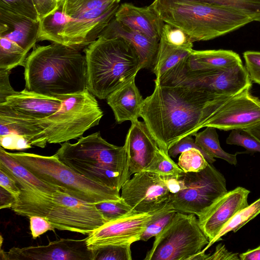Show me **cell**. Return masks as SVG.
<instances>
[{
    "label": "cell",
    "mask_w": 260,
    "mask_h": 260,
    "mask_svg": "<svg viewBox=\"0 0 260 260\" xmlns=\"http://www.w3.org/2000/svg\"><path fill=\"white\" fill-rule=\"evenodd\" d=\"M233 95H220L195 87L155 83L140 117L161 148L168 149L187 135L194 136Z\"/></svg>",
    "instance_id": "obj_1"
},
{
    "label": "cell",
    "mask_w": 260,
    "mask_h": 260,
    "mask_svg": "<svg viewBox=\"0 0 260 260\" xmlns=\"http://www.w3.org/2000/svg\"><path fill=\"white\" fill-rule=\"evenodd\" d=\"M23 67L29 91L58 97L86 89L85 56L76 48L54 43L35 46Z\"/></svg>",
    "instance_id": "obj_2"
},
{
    "label": "cell",
    "mask_w": 260,
    "mask_h": 260,
    "mask_svg": "<svg viewBox=\"0 0 260 260\" xmlns=\"http://www.w3.org/2000/svg\"><path fill=\"white\" fill-rule=\"evenodd\" d=\"M54 154L78 174L119 191L131 177L124 146L109 143L100 132L61 143Z\"/></svg>",
    "instance_id": "obj_3"
},
{
    "label": "cell",
    "mask_w": 260,
    "mask_h": 260,
    "mask_svg": "<svg viewBox=\"0 0 260 260\" xmlns=\"http://www.w3.org/2000/svg\"><path fill=\"white\" fill-rule=\"evenodd\" d=\"M12 207L18 215L46 218L56 229L89 235L109 221L95 204L80 200L62 190L47 193L35 189H21Z\"/></svg>",
    "instance_id": "obj_4"
},
{
    "label": "cell",
    "mask_w": 260,
    "mask_h": 260,
    "mask_svg": "<svg viewBox=\"0 0 260 260\" xmlns=\"http://www.w3.org/2000/svg\"><path fill=\"white\" fill-rule=\"evenodd\" d=\"M83 51L87 66L86 88L106 100L116 89L135 78L142 63L134 47L120 38L102 36Z\"/></svg>",
    "instance_id": "obj_5"
},
{
    "label": "cell",
    "mask_w": 260,
    "mask_h": 260,
    "mask_svg": "<svg viewBox=\"0 0 260 260\" xmlns=\"http://www.w3.org/2000/svg\"><path fill=\"white\" fill-rule=\"evenodd\" d=\"M151 4L165 23L183 30L193 42L212 40L252 22L237 11L200 3L154 0Z\"/></svg>",
    "instance_id": "obj_6"
},
{
    "label": "cell",
    "mask_w": 260,
    "mask_h": 260,
    "mask_svg": "<svg viewBox=\"0 0 260 260\" xmlns=\"http://www.w3.org/2000/svg\"><path fill=\"white\" fill-rule=\"evenodd\" d=\"M8 153L39 179L61 188L80 200L96 204L121 199L120 191L78 174L55 154L44 156L27 152Z\"/></svg>",
    "instance_id": "obj_7"
},
{
    "label": "cell",
    "mask_w": 260,
    "mask_h": 260,
    "mask_svg": "<svg viewBox=\"0 0 260 260\" xmlns=\"http://www.w3.org/2000/svg\"><path fill=\"white\" fill-rule=\"evenodd\" d=\"M59 97L62 102L58 110L45 118L37 120L47 143L61 144L77 139L99 124L103 112L95 96L87 88Z\"/></svg>",
    "instance_id": "obj_8"
},
{
    "label": "cell",
    "mask_w": 260,
    "mask_h": 260,
    "mask_svg": "<svg viewBox=\"0 0 260 260\" xmlns=\"http://www.w3.org/2000/svg\"><path fill=\"white\" fill-rule=\"evenodd\" d=\"M120 0H61L67 22L59 34L60 44L85 48L95 41L114 17Z\"/></svg>",
    "instance_id": "obj_9"
},
{
    "label": "cell",
    "mask_w": 260,
    "mask_h": 260,
    "mask_svg": "<svg viewBox=\"0 0 260 260\" xmlns=\"http://www.w3.org/2000/svg\"><path fill=\"white\" fill-rule=\"evenodd\" d=\"M209 243L193 214L177 212L155 237L145 260H188Z\"/></svg>",
    "instance_id": "obj_10"
},
{
    "label": "cell",
    "mask_w": 260,
    "mask_h": 260,
    "mask_svg": "<svg viewBox=\"0 0 260 260\" xmlns=\"http://www.w3.org/2000/svg\"><path fill=\"white\" fill-rule=\"evenodd\" d=\"M181 190L171 195L169 202L176 211L200 217L221 196L228 192L224 176L212 164L199 172L180 175Z\"/></svg>",
    "instance_id": "obj_11"
},
{
    "label": "cell",
    "mask_w": 260,
    "mask_h": 260,
    "mask_svg": "<svg viewBox=\"0 0 260 260\" xmlns=\"http://www.w3.org/2000/svg\"><path fill=\"white\" fill-rule=\"evenodd\" d=\"M243 64L228 70H190L186 66L162 85H187L220 95H234L252 82ZM160 85V84H159Z\"/></svg>",
    "instance_id": "obj_12"
},
{
    "label": "cell",
    "mask_w": 260,
    "mask_h": 260,
    "mask_svg": "<svg viewBox=\"0 0 260 260\" xmlns=\"http://www.w3.org/2000/svg\"><path fill=\"white\" fill-rule=\"evenodd\" d=\"M121 190V198L138 213L162 208L170 202L172 195L162 176L147 171L133 174Z\"/></svg>",
    "instance_id": "obj_13"
},
{
    "label": "cell",
    "mask_w": 260,
    "mask_h": 260,
    "mask_svg": "<svg viewBox=\"0 0 260 260\" xmlns=\"http://www.w3.org/2000/svg\"><path fill=\"white\" fill-rule=\"evenodd\" d=\"M157 211L134 213L107 222L86 237L87 247L95 250L108 245L132 244L140 241L148 222Z\"/></svg>",
    "instance_id": "obj_14"
},
{
    "label": "cell",
    "mask_w": 260,
    "mask_h": 260,
    "mask_svg": "<svg viewBox=\"0 0 260 260\" xmlns=\"http://www.w3.org/2000/svg\"><path fill=\"white\" fill-rule=\"evenodd\" d=\"M249 86L232 96L217 111L206 126L223 131L244 129L260 123V99Z\"/></svg>",
    "instance_id": "obj_15"
},
{
    "label": "cell",
    "mask_w": 260,
    "mask_h": 260,
    "mask_svg": "<svg viewBox=\"0 0 260 260\" xmlns=\"http://www.w3.org/2000/svg\"><path fill=\"white\" fill-rule=\"evenodd\" d=\"M7 260H94L95 251L88 248L83 239L61 238L45 245L13 247L1 251Z\"/></svg>",
    "instance_id": "obj_16"
},
{
    "label": "cell",
    "mask_w": 260,
    "mask_h": 260,
    "mask_svg": "<svg viewBox=\"0 0 260 260\" xmlns=\"http://www.w3.org/2000/svg\"><path fill=\"white\" fill-rule=\"evenodd\" d=\"M250 191L238 187L220 197L201 216L200 225L209 242L239 211L247 207Z\"/></svg>",
    "instance_id": "obj_17"
},
{
    "label": "cell",
    "mask_w": 260,
    "mask_h": 260,
    "mask_svg": "<svg viewBox=\"0 0 260 260\" xmlns=\"http://www.w3.org/2000/svg\"><path fill=\"white\" fill-rule=\"evenodd\" d=\"M61 102L59 96H47L25 88L8 96L0 104V110L21 118L40 120L56 112Z\"/></svg>",
    "instance_id": "obj_18"
},
{
    "label": "cell",
    "mask_w": 260,
    "mask_h": 260,
    "mask_svg": "<svg viewBox=\"0 0 260 260\" xmlns=\"http://www.w3.org/2000/svg\"><path fill=\"white\" fill-rule=\"evenodd\" d=\"M124 146L128 159L130 176L143 171L160 149L144 121L131 122L126 134Z\"/></svg>",
    "instance_id": "obj_19"
},
{
    "label": "cell",
    "mask_w": 260,
    "mask_h": 260,
    "mask_svg": "<svg viewBox=\"0 0 260 260\" xmlns=\"http://www.w3.org/2000/svg\"><path fill=\"white\" fill-rule=\"evenodd\" d=\"M115 19L123 25L159 41L165 24L152 4L139 7L130 3L119 5Z\"/></svg>",
    "instance_id": "obj_20"
},
{
    "label": "cell",
    "mask_w": 260,
    "mask_h": 260,
    "mask_svg": "<svg viewBox=\"0 0 260 260\" xmlns=\"http://www.w3.org/2000/svg\"><path fill=\"white\" fill-rule=\"evenodd\" d=\"M40 21L0 8V37L15 42L27 53L38 41Z\"/></svg>",
    "instance_id": "obj_21"
},
{
    "label": "cell",
    "mask_w": 260,
    "mask_h": 260,
    "mask_svg": "<svg viewBox=\"0 0 260 260\" xmlns=\"http://www.w3.org/2000/svg\"><path fill=\"white\" fill-rule=\"evenodd\" d=\"M115 17V16H114ZM100 36L108 38H120L129 43L139 56L142 69H152L159 41L133 30L118 22L114 17Z\"/></svg>",
    "instance_id": "obj_22"
},
{
    "label": "cell",
    "mask_w": 260,
    "mask_h": 260,
    "mask_svg": "<svg viewBox=\"0 0 260 260\" xmlns=\"http://www.w3.org/2000/svg\"><path fill=\"white\" fill-rule=\"evenodd\" d=\"M144 100L136 85L135 78L116 89L106 99L118 123L138 120Z\"/></svg>",
    "instance_id": "obj_23"
},
{
    "label": "cell",
    "mask_w": 260,
    "mask_h": 260,
    "mask_svg": "<svg viewBox=\"0 0 260 260\" xmlns=\"http://www.w3.org/2000/svg\"><path fill=\"white\" fill-rule=\"evenodd\" d=\"M192 50L178 48L160 40L156 59L152 69L156 76L154 83L162 84L182 70Z\"/></svg>",
    "instance_id": "obj_24"
},
{
    "label": "cell",
    "mask_w": 260,
    "mask_h": 260,
    "mask_svg": "<svg viewBox=\"0 0 260 260\" xmlns=\"http://www.w3.org/2000/svg\"><path fill=\"white\" fill-rule=\"evenodd\" d=\"M0 170L11 177L21 189H35L50 193L62 189L38 178L27 169L14 159L1 146ZM65 192V191H64Z\"/></svg>",
    "instance_id": "obj_25"
},
{
    "label": "cell",
    "mask_w": 260,
    "mask_h": 260,
    "mask_svg": "<svg viewBox=\"0 0 260 260\" xmlns=\"http://www.w3.org/2000/svg\"><path fill=\"white\" fill-rule=\"evenodd\" d=\"M243 64L236 52L229 50H193L189 55L187 67L190 70L230 69Z\"/></svg>",
    "instance_id": "obj_26"
},
{
    "label": "cell",
    "mask_w": 260,
    "mask_h": 260,
    "mask_svg": "<svg viewBox=\"0 0 260 260\" xmlns=\"http://www.w3.org/2000/svg\"><path fill=\"white\" fill-rule=\"evenodd\" d=\"M10 134L23 137L31 146L43 148L47 143L37 120L21 118L0 110V136Z\"/></svg>",
    "instance_id": "obj_27"
},
{
    "label": "cell",
    "mask_w": 260,
    "mask_h": 260,
    "mask_svg": "<svg viewBox=\"0 0 260 260\" xmlns=\"http://www.w3.org/2000/svg\"><path fill=\"white\" fill-rule=\"evenodd\" d=\"M201 132L197 133L195 136V142L205 153L214 157L223 159L231 165L237 164V154H230L224 151L221 147L216 128L212 126H206Z\"/></svg>",
    "instance_id": "obj_28"
},
{
    "label": "cell",
    "mask_w": 260,
    "mask_h": 260,
    "mask_svg": "<svg viewBox=\"0 0 260 260\" xmlns=\"http://www.w3.org/2000/svg\"><path fill=\"white\" fill-rule=\"evenodd\" d=\"M67 22L60 3L57 10L40 20L38 41L60 44L59 34Z\"/></svg>",
    "instance_id": "obj_29"
},
{
    "label": "cell",
    "mask_w": 260,
    "mask_h": 260,
    "mask_svg": "<svg viewBox=\"0 0 260 260\" xmlns=\"http://www.w3.org/2000/svg\"><path fill=\"white\" fill-rule=\"evenodd\" d=\"M260 213V198L247 207L237 212L222 228L214 239L202 250L205 251L215 242L221 240V237L230 232L236 233L250 220Z\"/></svg>",
    "instance_id": "obj_30"
},
{
    "label": "cell",
    "mask_w": 260,
    "mask_h": 260,
    "mask_svg": "<svg viewBox=\"0 0 260 260\" xmlns=\"http://www.w3.org/2000/svg\"><path fill=\"white\" fill-rule=\"evenodd\" d=\"M200 3L237 11L260 22V0H178Z\"/></svg>",
    "instance_id": "obj_31"
},
{
    "label": "cell",
    "mask_w": 260,
    "mask_h": 260,
    "mask_svg": "<svg viewBox=\"0 0 260 260\" xmlns=\"http://www.w3.org/2000/svg\"><path fill=\"white\" fill-rule=\"evenodd\" d=\"M28 53L15 42L0 37V69L11 70L23 66Z\"/></svg>",
    "instance_id": "obj_32"
},
{
    "label": "cell",
    "mask_w": 260,
    "mask_h": 260,
    "mask_svg": "<svg viewBox=\"0 0 260 260\" xmlns=\"http://www.w3.org/2000/svg\"><path fill=\"white\" fill-rule=\"evenodd\" d=\"M177 212L169 203L158 210L148 222L140 240L147 241L157 236L171 221Z\"/></svg>",
    "instance_id": "obj_33"
},
{
    "label": "cell",
    "mask_w": 260,
    "mask_h": 260,
    "mask_svg": "<svg viewBox=\"0 0 260 260\" xmlns=\"http://www.w3.org/2000/svg\"><path fill=\"white\" fill-rule=\"evenodd\" d=\"M143 171L161 176H177L184 172L164 149L157 152L154 158Z\"/></svg>",
    "instance_id": "obj_34"
},
{
    "label": "cell",
    "mask_w": 260,
    "mask_h": 260,
    "mask_svg": "<svg viewBox=\"0 0 260 260\" xmlns=\"http://www.w3.org/2000/svg\"><path fill=\"white\" fill-rule=\"evenodd\" d=\"M208 164L202 152L196 148L180 153L178 163L185 173L199 172L205 169Z\"/></svg>",
    "instance_id": "obj_35"
},
{
    "label": "cell",
    "mask_w": 260,
    "mask_h": 260,
    "mask_svg": "<svg viewBox=\"0 0 260 260\" xmlns=\"http://www.w3.org/2000/svg\"><path fill=\"white\" fill-rule=\"evenodd\" d=\"M160 40L178 48L193 50V42L185 32L180 28L166 23Z\"/></svg>",
    "instance_id": "obj_36"
},
{
    "label": "cell",
    "mask_w": 260,
    "mask_h": 260,
    "mask_svg": "<svg viewBox=\"0 0 260 260\" xmlns=\"http://www.w3.org/2000/svg\"><path fill=\"white\" fill-rule=\"evenodd\" d=\"M95 205L109 221L137 213L121 198L118 201H104L95 204Z\"/></svg>",
    "instance_id": "obj_37"
},
{
    "label": "cell",
    "mask_w": 260,
    "mask_h": 260,
    "mask_svg": "<svg viewBox=\"0 0 260 260\" xmlns=\"http://www.w3.org/2000/svg\"><path fill=\"white\" fill-rule=\"evenodd\" d=\"M131 245H112L95 250L94 260H131Z\"/></svg>",
    "instance_id": "obj_38"
},
{
    "label": "cell",
    "mask_w": 260,
    "mask_h": 260,
    "mask_svg": "<svg viewBox=\"0 0 260 260\" xmlns=\"http://www.w3.org/2000/svg\"><path fill=\"white\" fill-rule=\"evenodd\" d=\"M226 143L230 145L242 146L248 152L260 153V141L243 129L232 130L226 138Z\"/></svg>",
    "instance_id": "obj_39"
},
{
    "label": "cell",
    "mask_w": 260,
    "mask_h": 260,
    "mask_svg": "<svg viewBox=\"0 0 260 260\" xmlns=\"http://www.w3.org/2000/svg\"><path fill=\"white\" fill-rule=\"evenodd\" d=\"M0 8L40 21L32 0H0Z\"/></svg>",
    "instance_id": "obj_40"
},
{
    "label": "cell",
    "mask_w": 260,
    "mask_h": 260,
    "mask_svg": "<svg viewBox=\"0 0 260 260\" xmlns=\"http://www.w3.org/2000/svg\"><path fill=\"white\" fill-rule=\"evenodd\" d=\"M192 148L200 150L209 164L215 161V159L205 153L195 142L192 135H187L175 142L168 150L169 155L171 157H176L179 154Z\"/></svg>",
    "instance_id": "obj_41"
},
{
    "label": "cell",
    "mask_w": 260,
    "mask_h": 260,
    "mask_svg": "<svg viewBox=\"0 0 260 260\" xmlns=\"http://www.w3.org/2000/svg\"><path fill=\"white\" fill-rule=\"evenodd\" d=\"M243 57L250 80L260 85V51H247Z\"/></svg>",
    "instance_id": "obj_42"
},
{
    "label": "cell",
    "mask_w": 260,
    "mask_h": 260,
    "mask_svg": "<svg viewBox=\"0 0 260 260\" xmlns=\"http://www.w3.org/2000/svg\"><path fill=\"white\" fill-rule=\"evenodd\" d=\"M1 146L11 150H23L32 147L23 137L15 134L0 136Z\"/></svg>",
    "instance_id": "obj_43"
},
{
    "label": "cell",
    "mask_w": 260,
    "mask_h": 260,
    "mask_svg": "<svg viewBox=\"0 0 260 260\" xmlns=\"http://www.w3.org/2000/svg\"><path fill=\"white\" fill-rule=\"evenodd\" d=\"M30 230L34 239H36L48 231H54V227L44 217L31 216L29 217Z\"/></svg>",
    "instance_id": "obj_44"
},
{
    "label": "cell",
    "mask_w": 260,
    "mask_h": 260,
    "mask_svg": "<svg viewBox=\"0 0 260 260\" xmlns=\"http://www.w3.org/2000/svg\"><path fill=\"white\" fill-rule=\"evenodd\" d=\"M61 0H32L40 20L57 10Z\"/></svg>",
    "instance_id": "obj_45"
},
{
    "label": "cell",
    "mask_w": 260,
    "mask_h": 260,
    "mask_svg": "<svg viewBox=\"0 0 260 260\" xmlns=\"http://www.w3.org/2000/svg\"><path fill=\"white\" fill-rule=\"evenodd\" d=\"M11 70L0 69V104L17 91L11 86L9 81Z\"/></svg>",
    "instance_id": "obj_46"
},
{
    "label": "cell",
    "mask_w": 260,
    "mask_h": 260,
    "mask_svg": "<svg viewBox=\"0 0 260 260\" xmlns=\"http://www.w3.org/2000/svg\"><path fill=\"white\" fill-rule=\"evenodd\" d=\"M207 259L209 260H239V256L237 253L229 251L225 246L222 244L217 245L214 252L208 254Z\"/></svg>",
    "instance_id": "obj_47"
},
{
    "label": "cell",
    "mask_w": 260,
    "mask_h": 260,
    "mask_svg": "<svg viewBox=\"0 0 260 260\" xmlns=\"http://www.w3.org/2000/svg\"><path fill=\"white\" fill-rule=\"evenodd\" d=\"M0 186L12 193L17 199L21 190L16 182L5 172L0 170Z\"/></svg>",
    "instance_id": "obj_48"
},
{
    "label": "cell",
    "mask_w": 260,
    "mask_h": 260,
    "mask_svg": "<svg viewBox=\"0 0 260 260\" xmlns=\"http://www.w3.org/2000/svg\"><path fill=\"white\" fill-rule=\"evenodd\" d=\"M0 208H11L16 202V198L10 192L0 186Z\"/></svg>",
    "instance_id": "obj_49"
},
{
    "label": "cell",
    "mask_w": 260,
    "mask_h": 260,
    "mask_svg": "<svg viewBox=\"0 0 260 260\" xmlns=\"http://www.w3.org/2000/svg\"><path fill=\"white\" fill-rule=\"evenodd\" d=\"M180 174L177 176H162L172 194L177 193L182 188Z\"/></svg>",
    "instance_id": "obj_50"
},
{
    "label": "cell",
    "mask_w": 260,
    "mask_h": 260,
    "mask_svg": "<svg viewBox=\"0 0 260 260\" xmlns=\"http://www.w3.org/2000/svg\"><path fill=\"white\" fill-rule=\"evenodd\" d=\"M241 260H260V245L239 255Z\"/></svg>",
    "instance_id": "obj_51"
},
{
    "label": "cell",
    "mask_w": 260,
    "mask_h": 260,
    "mask_svg": "<svg viewBox=\"0 0 260 260\" xmlns=\"http://www.w3.org/2000/svg\"><path fill=\"white\" fill-rule=\"evenodd\" d=\"M243 130L253 136L260 141V123Z\"/></svg>",
    "instance_id": "obj_52"
}]
</instances>
